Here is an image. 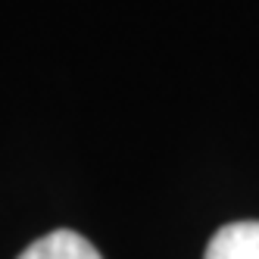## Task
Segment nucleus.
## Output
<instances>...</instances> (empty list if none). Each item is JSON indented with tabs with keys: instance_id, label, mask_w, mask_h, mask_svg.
Listing matches in <instances>:
<instances>
[{
	"instance_id": "nucleus-2",
	"label": "nucleus",
	"mask_w": 259,
	"mask_h": 259,
	"mask_svg": "<svg viewBox=\"0 0 259 259\" xmlns=\"http://www.w3.org/2000/svg\"><path fill=\"white\" fill-rule=\"evenodd\" d=\"M19 259H103V256L78 231L60 228V231H50V234H44L38 240H31V244L19 253Z\"/></svg>"
},
{
	"instance_id": "nucleus-1",
	"label": "nucleus",
	"mask_w": 259,
	"mask_h": 259,
	"mask_svg": "<svg viewBox=\"0 0 259 259\" xmlns=\"http://www.w3.org/2000/svg\"><path fill=\"white\" fill-rule=\"evenodd\" d=\"M203 259H259V222H231L219 228Z\"/></svg>"
}]
</instances>
